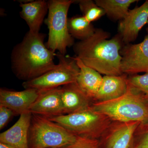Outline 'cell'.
<instances>
[{
  "label": "cell",
  "mask_w": 148,
  "mask_h": 148,
  "mask_svg": "<svg viewBox=\"0 0 148 148\" xmlns=\"http://www.w3.org/2000/svg\"><path fill=\"white\" fill-rule=\"evenodd\" d=\"M83 16L90 23L95 21L106 14L103 9L98 6L95 1L92 0L77 1Z\"/></svg>",
  "instance_id": "cell-20"
},
{
  "label": "cell",
  "mask_w": 148,
  "mask_h": 148,
  "mask_svg": "<svg viewBox=\"0 0 148 148\" xmlns=\"http://www.w3.org/2000/svg\"><path fill=\"white\" fill-rule=\"evenodd\" d=\"M21 8L20 15L26 21L29 32L38 34L48 12L47 1L45 0L31 1L27 3H20Z\"/></svg>",
  "instance_id": "cell-16"
},
{
  "label": "cell",
  "mask_w": 148,
  "mask_h": 148,
  "mask_svg": "<svg viewBox=\"0 0 148 148\" xmlns=\"http://www.w3.org/2000/svg\"><path fill=\"white\" fill-rule=\"evenodd\" d=\"M46 35L28 32L11 53V68L18 79L29 81L55 68L56 54L44 43Z\"/></svg>",
  "instance_id": "cell-2"
},
{
  "label": "cell",
  "mask_w": 148,
  "mask_h": 148,
  "mask_svg": "<svg viewBox=\"0 0 148 148\" xmlns=\"http://www.w3.org/2000/svg\"><path fill=\"white\" fill-rule=\"evenodd\" d=\"M77 137L47 118L32 114L28 136L29 148H61L73 144Z\"/></svg>",
  "instance_id": "cell-6"
},
{
  "label": "cell",
  "mask_w": 148,
  "mask_h": 148,
  "mask_svg": "<svg viewBox=\"0 0 148 148\" xmlns=\"http://www.w3.org/2000/svg\"><path fill=\"white\" fill-rule=\"evenodd\" d=\"M74 0H49L48 16L45 23L49 29L48 39L45 45L48 49L65 55L67 48L73 46L74 39L68 29V14Z\"/></svg>",
  "instance_id": "cell-4"
},
{
  "label": "cell",
  "mask_w": 148,
  "mask_h": 148,
  "mask_svg": "<svg viewBox=\"0 0 148 148\" xmlns=\"http://www.w3.org/2000/svg\"><path fill=\"white\" fill-rule=\"evenodd\" d=\"M148 24V0L128 13L119 24L118 31L122 42L128 44L137 39L139 32Z\"/></svg>",
  "instance_id": "cell-10"
},
{
  "label": "cell",
  "mask_w": 148,
  "mask_h": 148,
  "mask_svg": "<svg viewBox=\"0 0 148 148\" xmlns=\"http://www.w3.org/2000/svg\"><path fill=\"white\" fill-rule=\"evenodd\" d=\"M0 148H16L10 145L0 143Z\"/></svg>",
  "instance_id": "cell-25"
},
{
  "label": "cell",
  "mask_w": 148,
  "mask_h": 148,
  "mask_svg": "<svg viewBox=\"0 0 148 148\" xmlns=\"http://www.w3.org/2000/svg\"><path fill=\"white\" fill-rule=\"evenodd\" d=\"M61 148H101L98 140L77 137L73 144Z\"/></svg>",
  "instance_id": "cell-22"
},
{
  "label": "cell",
  "mask_w": 148,
  "mask_h": 148,
  "mask_svg": "<svg viewBox=\"0 0 148 148\" xmlns=\"http://www.w3.org/2000/svg\"><path fill=\"white\" fill-rule=\"evenodd\" d=\"M120 54L123 73L130 75L141 73H148V35L142 42L123 46Z\"/></svg>",
  "instance_id": "cell-8"
},
{
  "label": "cell",
  "mask_w": 148,
  "mask_h": 148,
  "mask_svg": "<svg viewBox=\"0 0 148 148\" xmlns=\"http://www.w3.org/2000/svg\"><path fill=\"white\" fill-rule=\"evenodd\" d=\"M91 108L112 121L140 123V133L148 129V100L143 92L128 84L126 92L112 101L94 102Z\"/></svg>",
  "instance_id": "cell-3"
},
{
  "label": "cell",
  "mask_w": 148,
  "mask_h": 148,
  "mask_svg": "<svg viewBox=\"0 0 148 148\" xmlns=\"http://www.w3.org/2000/svg\"><path fill=\"white\" fill-rule=\"evenodd\" d=\"M68 29L73 38L83 41L95 33L96 29L83 16H73L68 18Z\"/></svg>",
  "instance_id": "cell-19"
},
{
  "label": "cell",
  "mask_w": 148,
  "mask_h": 148,
  "mask_svg": "<svg viewBox=\"0 0 148 148\" xmlns=\"http://www.w3.org/2000/svg\"><path fill=\"white\" fill-rule=\"evenodd\" d=\"M127 75H105L94 99L95 102L112 101L121 97L128 88Z\"/></svg>",
  "instance_id": "cell-15"
},
{
  "label": "cell",
  "mask_w": 148,
  "mask_h": 148,
  "mask_svg": "<svg viewBox=\"0 0 148 148\" xmlns=\"http://www.w3.org/2000/svg\"><path fill=\"white\" fill-rule=\"evenodd\" d=\"M48 119L60 125L77 137L96 140L102 137L113 121L91 107L78 112Z\"/></svg>",
  "instance_id": "cell-5"
},
{
  "label": "cell",
  "mask_w": 148,
  "mask_h": 148,
  "mask_svg": "<svg viewBox=\"0 0 148 148\" xmlns=\"http://www.w3.org/2000/svg\"><path fill=\"white\" fill-rule=\"evenodd\" d=\"M128 84L143 92L148 100V73L131 75L128 77Z\"/></svg>",
  "instance_id": "cell-21"
},
{
  "label": "cell",
  "mask_w": 148,
  "mask_h": 148,
  "mask_svg": "<svg viewBox=\"0 0 148 148\" xmlns=\"http://www.w3.org/2000/svg\"><path fill=\"white\" fill-rule=\"evenodd\" d=\"M146 31H147V35H148V24L147 27V29H146Z\"/></svg>",
  "instance_id": "cell-26"
},
{
  "label": "cell",
  "mask_w": 148,
  "mask_h": 148,
  "mask_svg": "<svg viewBox=\"0 0 148 148\" xmlns=\"http://www.w3.org/2000/svg\"><path fill=\"white\" fill-rule=\"evenodd\" d=\"M79 68L76 82L80 88L94 101L102 83L103 77L97 71L85 65L78 57H74Z\"/></svg>",
  "instance_id": "cell-17"
},
{
  "label": "cell",
  "mask_w": 148,
  "mask_h": 148,
  "mask_svg": "<svg viewBox=\"0 0 148 148\" xmlns=\"http://www.w3.org/2000/svg\"><path fill=\"white\" fill-rule=\"evenodd\" d=\"M96 4L114 20H121L129 12L130 5L137 0H95Z\"/></svg>",
  "instance_id": "cell-18"
},
{
  "label": "cell",
  "mask_w": 148,
  "mask_h": 148,
  "mask_svg": "<svg viewBox=\"0 0 148 148\" xmlns=\"http://www.w3.org/2000/svg\"><path fill=\"white\" fill-rule=\"evenodd\" d=\"M40 93V90L34 88L18 91L1 88L0 106L10 109L16 115H20L29 111Z\"/></svg>",
  "instance_id": "cell-12"
},
{
  "label": "cell",
  "mask_w": 148,
  "mask_h": 148,
  "mask_svg": "<svg viewBox=\"0 0 148 148\" xmlns=\"http://www.w3.org/2000/svg\"><path fill=\"white\" fill-rule=\"evenodd\" d=\"M29 111L32 114L47 118L64 115L61 87L40 90L38 97Z\"/></svg>",
  "instance_id": "cell-11"
},
{
  "label": "cell",
  "mask_w": 148,
  "mask_h": 148,
  "mask_svg": "<svg viewBox=\"0 0 148 148\" xmlns=\"http://www.w3.org/2000/svg\"><path fill=\"white\" fill-rule=\"evenodd\" d=\"M59 63L55 68L35 79L24 82L25 89L34 88L44 90L61 87L76 82L79 68L74 57L56 54Z\"/></svg>",
  "instance_id": "cell-7"
},
{
  "label": "cell",
  "mask_w": 148,
  "mask_h": 148,
  "mask_svg": "<svg viewBox=\"0 0 148 148\" xmlns=\"http://www.w3.org/2000/svg\"><path fill=\"white\" fill-rule=\"evenodd\" d=\"M15 115V113L10 109L0 106V130H1L5 127L12 118Z\"/></svg>",
  "instance_id": "cell-23"
},
{
  "label": "cell",
  "mask_w": 148,
  "mask_h": 148,
  "mask_svg": "<svg viewBox=\"0 0 148 148\" xmlns=\"http://www.w3.org/2000/svg\"><path fill=\"white\" fill-rule=\"evenodd\" d=\"M64 114L78 112L90 108L92 100L80 88L76 82L61 87Z\"/></svg>",
  "instance_id": "cell-13"
},
{
  "label": "cell",
  "mask_w": 148,
  "mask_h": 148,
  "mask_svg": "<svg viewBox=\"0 0 148 148\" xmlns=\"http://www.w3.org/2000/svg\"><path fill=\"white\" fill-rule=\"evenodd\" d=\"M32 114L29 111L20 115L9 129L0 134V143L16 148H29L28 136Z\"/></svg>",
  "instance_id": "cell-14"
},
{
  "label": "cell",
  "mask_w": 148,
  "mask_h": 148,
  "mask_svg": "<svg viewBox=\"0 0 148 148\" xmlns=\"http://www.w3.org/2000/svg\"><path fill=\"white\" fill-rule=\"evenodd\" d=\"M140 125L137 121H113L101 138L104 148H131Z\"/></svg>",
  "instance_id": "cell-9"
},
{
  "label": "cell",
  "mask_w": 148,
  "mask_h": 148,
  "mask_svg": "<svg viewBox=\"0 0 148 148\" xmlns=\"http://www.w3.org/2000/svg\"><path fill=\"white\" fill-rule=\"evenodd\" d=\"M140 135V140L134 148H148V129Z\"/></svg>",
  "instance_id": "cell-24"
},
{
  "label": "cell",
  "mask_w": 148,
  "mask_h": 148,
  "mask_svg": "<svg viewBox=\"0 0 148 148\" xmlns=\"http://www.w3.org/2000/svg\"><path fill=\"white\" fill-rule=\"evenodd\" d=\"M110 34L101 29L87 39L73 45L75 56L86 66L105 75H119L122 57V42L119 35L109 39Z\"/></svg>",
  "instance_id": "cell-1"
}]
</instances>
